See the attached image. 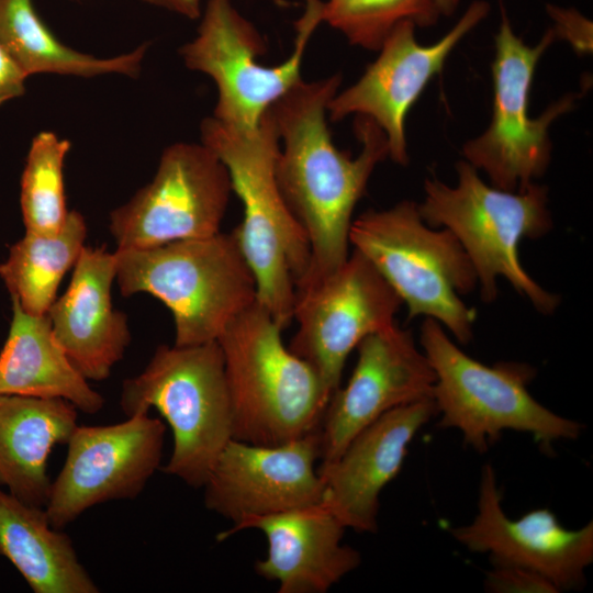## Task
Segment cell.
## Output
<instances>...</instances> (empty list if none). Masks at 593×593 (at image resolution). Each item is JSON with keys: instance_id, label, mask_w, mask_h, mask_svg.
I'll list each match as a JSON object with an SVG mask.
<instances>
[{"instance_id": "ffe728a7", "label": "cell", "mask_w": 593, "mask_h": 593, "mask_svg": "<svg viewBox=\"0 0 593 593\" xmlns=\"http://www.w3.org/2000/svg\"><path fill=\"white\" fill-rule=\"evenodd\" d=\"M115 275V253L85 246L67 290L47 312L57 342L87 380L107 379L131 342L127 317L112 304Z\"/></svg>"}, {"instance_id": "ac0fdd59", "label": "cell", "mask_w": 593, "mask_h": 593, "mask_svg": "<svg viewBox=\"0 0 593 593\" xmlns=\"http://www.w3.org/2000/svg\"><path fill=\"white\" fill-rule=\"evenodd\" d=\"M437 414L433 398L395 407L359 432L332 462L320 465L321 503L346 528L378 529L379 496L400 472L418 429Z\"/></svg>"}, {"instance_id": "4fadbf2b", "label": "cell", "mask_w": 593, "mask_h": 593, "mask_svg": "<svg viewBox=\"0 0 593 593\" xmlns=\"http://www.w3.org/2000/svg\"><path fill=\"white\" fill-rule=\"evenodd\" d=\"M165 430L148 413L112 425H78L44 507L52 526L61 529L92 506L138 496L160 466Z\"/></svg>"}, {"instance_id": "9c48e42d", "label": "cell", "mask_w": 593, "mask_h": 593, "mask_svg": "<svg viewBox=\"0 0 593 593\" xmlns=\"http://www.w3.org/2000/svg\"><path fill=\"white\" fill-rule=\"evenodd\" d=\"M317 11L304 8L295 22L291 55L279 65L266 66L258 61L267 46L255 25L232 0H206L197 36L179 53L187 68L214 81L217 100L213 118L237 130L259 125L268 109L302 79L303 55L322 23Z\"/></svg>"}, {"instance_id": "83f0119b", "label": "cell", "mask_w": 593, "mask_h": 593, "mask_svg": "<svg viewBox=\"0 0 593 593\" xmlns=\"http://www.w3.org/2000/svg\"><path fill=\"white\" fill-rule=\"evenodd\" d=\"M485 589L494 593H557L545 577L515 566L494 564L486 573Z\"/></svg>"}, {"instance_id": "7402d4cb", "label": "cell", "mask_w": 593, "mask_h": 593, "mask_svg": "<svg viewBox=\"0 0 593 593\" xmlns=\"http://www.w3.org/2000/svg\"><path fill=\"white\" fill-rule=\"evenodd\" d=\"M12 300V320L0 351V393L59 398L87 414L98 413L103 396L71 363L57 342L47 314L25 312Z\"/></svg>"}, {"instance_id": "e0dca14e", "label": "cell", "mask_w": 593, "mask_h": 593, "mask_svg": "<svg viewBox=\"0 0 593 593\" xmlns=\"http://www.w3.org/2000/svg\"><path fill=\"white\" fill-rule=\"evenodd\" d=\"M494 469L482 468L478 514L472 523L451 529L468 550L490 556L492 566H515L549 580L558 590L580 589L593 561V523L567 529L548 508L510 519L502 508Z\"/></svg>"}, {"instance_id": "3957f363", "label": "cell", "mask_w": 593, "mask_h": 593, "mask_svg": "<svg viewBox=\"0 0 593 593\" xmlns=\"http://www.w3.org/2000/svg\"><path fill=\"white\" fill-rule=\"evenodd\" d=\"M281 331L256 300L217 339L234 439L278 446L320 428L329 396L314 369L284 346Z\"/></svg>"}, {"instance_id": "f546056e", "label": "cell", "mask_w": 593, "mask_h": 593, "mask_svg": "<svg viewBox=\"0 0 593 593\" xmlns=\"http://www.w3.org/2000/svg\"><path fill=\"white\" fill-rule=\"evenodd\" d=\"M27 76L0 44V105L25 92Z\"/></svg>"}, {"instance_id": "cb8c5ba5", "label": "cell", "mask_w": 593, "mask_h": 593, "mask_svg": "<svg viewBox=\"0 0 593 593\" xmlns=\"http://www.w3.org/2000/svg\"><path fill=\"white\" fill-rule=\"evenodd\" d=\"M0 44L27 77L57 74L83 78L107 74L136 77L149 45L144 43L111 58L78 52L54 35L32 0H0Z\"/></svg>"}, {"instance_id": "4dcf8cb0", "label": "cell", "mask_w": 593, "mask_h": 593, "mask_svg": "<svg viewBox=\"0 0 593 593\" xmlns=\"http://www.w3.org/2000/svg\"><path fill=\"white\" fill-rule=\"evenodd\" d=\"M148 4L195 20L202 13V0H142Z\"/></svg>"}, {"instance_id": "277c9868", "label": "cell", "mask_w": 593, "mask_h": 593, "mask_svg": "<svg viewBox=\"0 0 593 593\" xmlns=\"http://www.w3.org/2000/svg\"><path fill=\"white\" fill-rule=\"evenodd\" d=\"M457 172L456 187L425 181L418 205L423 221L456 236L474 268L483 301L495 300L496 280L503 277L537 311L552 313L560 298L539 286L518 257L523 238L541 237L552 227L547 189L534 182L522 191L490 187L467 160L457 164Z\"/></svg>"}, {"instance_id": "6da1fadb", "label": "cell", "mask_w": 593, "mask_h": 593, "mask_svg": "<svg viewBox=\"0 0 593 593\" xmlns=\"http://www.w3.org/2000/svg\"><path fill=\"white\" fill-rule=\"evenodd\" d=\"M340 82L339 74L311 82L301 79L268 109L281 143L277 184L310 245L309 268L296 290L346 261L355 206L376 166L389 156L385 134L366 116L355 120L361 144L356 157L333 143L327 105Z\"/></svg>"}, {"instance_id": "ba28073f", "label": "cell", "mask_w": 593, "mask_h": 593, "mask_svg": "<svg viewBox=\"0 0 593 593\" xmlns=\"http://www.w3.org/2000/svg\"><path fill=\"white\" fill-rule=\"evenodd\" d=\"M421 345L436 377L433 399L441 415L438 426L457 428L474 450L486 451L507 429L529 433L545 447L581 434L580 423L551 412L532 396L527 385L535 369L529 365H483L459 349L430 317L422 324Z\"/></svg>"}, {"instance_id": "52a82bcc", "label": "cell", "mask_w": 593, "mask_h": 593, "mask_svg": "<svg viewBox=\"0 0 593 593\" xmlns=\"http://www.w3.org/2000/svg\"><path fill=\"white\" fill-rule=\"evenodd\" d=\"M120 406L127 417L156 409L174 437L161 470L202 488L233 438L232 403L217 340L157 347L144 371L124 380Z\"/></svg>"}, {"instance_id": "f1b7e54d", "label": "cell", "mask_w": 593, "mask_h": 593, "mask_svg": "<svg viewBox=\"0 0 593 593\" xmlns=\"http://www.w3.org/2000/svg\"><path fill=\"white\" fill-rule=\"evenodd\" d=\"M548 12L556 21L557 31L555 32L568 38L580 51L592 47V23L589 20L572 9L549 5Z\"/></svg>"}, {"instance_id": "8992f818", "label": "cell", "mask_w": 593, "mask_h": 593, "mask_svg": "<svg viewBox=\"0 0 593 593\" xmlns=\"http://www.w3.org/2000/svg\"><path fill=\"white\" fill-rule=\"evenodd\" d=\"M349 244L406 304L410 320L430 317L461 344L471 340L477 313L460 294L474 290V268L456 236L428 226L415 202L363 212L351 223Z\"/></svg>"}, {"instance_id": "603a6c76", "label": "cell", "mask_w": 593, "mask_h": 593, "mask_svg": "<svg viewBox=\"0 0 593 593\" xmlns=\"http://www.w3.org/2000/svg\"><path fill=\"white\" fill-rule=\"evenodd\" d=\"M0 556L35 593H98L69 536L49 523L44 507L0 489Z\"/></svg>"}, {"instance_id": "7a4b0ae2", "label": "cell", "mask_w": 593, "mask_h": 593, "mask_svg": "<svg viewBox=\"0 0 593 593\" xmlns=\"http://www.w3.org/2000/svg\"><path fill=\"white\" fill-rule=\"evenodd\" d=\"M200 133L201 143L225 165L243 204V220L232 233L254 273L257 301L286 328L309 268L310 245L277 184L280 141L273 119L267 111L256 128L244 131L209 116Z\"/></svg>"}, {"instance_id": "484cf974", "label": "cell", "mask_w": 593, "mask_h": 593, "mask_svg": "<svg viewBox=\"0 0 593 593\" xmlns=\"http://www.w3.org/2000/svg\"><path fill=\"white\" fill-rule=\"evenodd\" d=\"M68 139L43 131L31 143L21 177L20 204L26 232L56 234L69 211L64 187Z\"/></svg>"}, {"instance_id": "44dd1931", "label": "cell", "mask_w": 593, "mask_h": 593, "mask_svg": "<svg viewBox=\"0 0 593 593\" xmlns=\"http://www.w3.org/2000/svg\"><path fill=\"white\" fill-rule=\"evenodd\" d=\"M77 418L76 406L64 399L0 393V488L45 507L52 485L49 452L67 444Z\"/></svg>"}, {"instance_id": "1f68e13d", "label": "cell", "mask_w": 593, "mask_h": 593, "mask_svg": "<svg viewBox=\"0 0 593 593\" xmlns=\"http://www.w3.org/2000/svg\"><path fill=\"white\" fill-rule=\"evenodd\" d=\"M435 2L440 15H449L455 11L459 0H435Z\"/></svg>"}, {"instance_id": "d6986e66", "label": "cell", "mask_w": 593, "mask_h": 593, "mask_svg": "<svg viewBox=\"0 0 593 593\" xmlns=\"http://www.w3.org/2000/svg\"><path fill=\"white\" fill-rule=\"evenodd\" d=\"M248 528L266 536L267 556L256 562L255 571L277 582L279 593H325L361 563L359 551L342 544L346 527L321 502L247 517L216 539Z\"/></svg>"}, {"instance_id": "30bf717a", "label": "cell", "mask_w": 593, "mask_h": 593, "mask_svg": "<svg viewBox=\"0 0 593 593\" xmlns=\"http://www.w3.org/2000/svg\"><path fill=\"white\" fill-rule=\"evenodd\" d=\"M556 36L549 30L535 46L517 37L504 8L495 36L492 64L493 111L486 131L463 146L466 160L482 169L493 187L522 191L540 177L550 160V124L569 111L574 97L551 104L538 118L528 115L529 90L536 65Z\"/></svg>"}, {"instance_id": "5bb4252c", "label": "cell", "mask_w": 593, "mask_h": 593, "mask_svg": "<svg viewBox=\"0 0 593 593\" xmlns=\"http://www.w3.org/2000/svg\"><path fill=\"white\" fill-rule=\"evenodd\" d=\"M488 12V2H472L458 23L432 45L416 41L412 21L398 23L358 81L329 100L328 119L338 122L350 114L371 119L387 136L389 157L405 165L407 112L428 81L440 72L454 47Z\"/></svg>"}, {"instance_id": "9a60e30c", "label": "cell", "mask_w": 593, "mask_h": 593, "mask_svg": "<svg viewBox=\"0 0 593 593\" xmlns=\"http://www.w3.org/2000/svg\"><path fill=\"white\" fill-rule=\"evenodd\" d=\"M344 388L329 398L320 425L321 465L387 412L433 398L435 372L409 331L396 324L366 336Z\"/></svg>"}, {"instance_id": "5b68a950", "label": "cell", "mask_w": 593, "mask_h": 593, "mask_svg": "<svg viewBox=\"0 0 593 593\" xmlns=\"http://www.w3.org/2000/svg\"><path fill=\"white\" fill-rule=\"evenodd\" d=\"M114 253L122 295L145 292L161 301L174 317L176 346L217 340L257 300L254 273L233 233Z\"/></svg>"}, {"instance_id": "4316f807", "label": "cell", "mask_w": 593, "mask_h": 593, "mask_svg": "<svg viewBox=\"0 0 593 593\" xmlns=\"http://www.w3.org/2000/svg\"><path fill=\"white\" fill-rule=\"evenodd\" d=\"M435 0H325L321 21L365 49H379L402 21L426 26L439 18Z\"/></svg>"}, {"instance_id": "7c38bea8", "label": "cell", "mask_w": 593, "mask_h": 593, "mask_svg": "<svg viewBox=\"0 0 593 593\" xmlns=\"http://www.w3.org/2000/svg\"><path fill=\"white\" fill-rule=\"evenodd\" d=\"M401 304L374 266L354 249L334 272L296 290L298 329L289 349L314 369L331 398L351 350L366 336L395 324Z\"/></svg>"}, {"instance_id": "8fae6325", "label": "cell", "mask_w": 593, "mask_h": 593, "mask_svg": "<svg viewBox=\"0 0 593 593\" xmlns=\"http://www.w3.org/2000/svg\"><path fill=\"white\" fill-rule=\"evenodd\" d=\"M232 183L204 144L175 143L163 152L153 180L110 213L118 249H143L220 233Z\"/></svg>"}, {"instance_id": "2e32d148", "label": "cell", "mask_w": 593, "mask_h": 593, "mask_svg": "<svg viewBox=\"0 0 593 593\" xmlns=\"http://www.w3.org/2000/svg\"><path fill=\"white\" fill-rule=\"evenodd\" d=\"M320 428L278 446L232 438L214 462L204 488L208 510L233 522L321 502Z\"/></svg>"}, {"instance_id": "d4e9b609", "label": "cell", "mask_w": 593, "mask_h": 593, "mask_svg": "<svg viewBox=\"0 0 593 593\" xmlns=\"http://www.w3.org/2000/svg\"><path fill=\"white\" fill-rule=\"evenodd\" d=\"M86 235L85 217L71 210L56 234L26 232L11 246L7 260L0 264V277L25 312L47 314L65 273L85 247Z\"/></svg>"}]
</instances>
